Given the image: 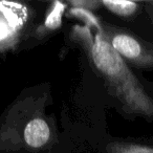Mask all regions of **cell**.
Returning <instances> with one entry per match:
<instances>
[{
    "label": "cell",
    "instance_id": "6da1fadb",
    "mask_svg": "<svg viewBox=\"0 0 153 153\" xmlns=\"http://www.w3.org/2000/svg\"><path fill=\"white\" fill-rule=\"evenodd\" d=\"M71 13L84 24H74L69 33V42L81 49L106 89L119 102L122 110L130 117L153 119V100L128 67L126 61L104 37L100 20L90 11L71 7Z\"/></svg>",
    "mask_w": 153,
    "mask_h": 153
},
{
    "label": "cell",
    "instance_id": "7a4b0ae2",
    "mask_svg": "<svg viewBox=\"0 0 153 153\" xmlns=\"http://www.w3.org/2000/svg\"><path fill=\"white\" fill-rule=\"evenodd\" d=\"M51 92L43 86L22 91L0 117V152H40L56 143V126L45 108Z\"/></svg>",
    "mask_w": 153,
    "mask_h": 153
},
{
    "label": "cell",
    "instance_id": "3957f363",
    "mask_svg": "<svg viewBox=\"0 0 153 153\" xmlns=\"http://www.w3.org/2000/svg\"><path fill=\"white\" fill-rule=\"evenodd\" d=\"M34 9L23 2L0 1V53L14 51L23 44L34 26Z\"/></svg>",
    "mask_w": 153,
    "mask_h": 153
},
{
    "label": "cell",
    "instance_id": "277c9868",
    "mask_svg": "<svg viewBox=\"0 0 153 153\" xmlns=\"http://www.w3.org/2000/svg\"><path fill=\"white\" fill-rule=\"evenodd\" d=\"M100 25L104 37L125 61L140 68H153L152 44L107 22L100 20Z\"/></svg>",
    "mask_w": 153,
    "mask_h": 153
},
{
    "label": "cell",
    "instance_id": "5b68a950",
    "mask_svg": "<svg viewBox=\"0 0 153 153\" xmlns=\"http://www.w3.org/2000/svg\"><path fill=\"white\" fill-rule=\"evenodd\" d=\"M67 2L63 1H51L48 3L44 17L40 23H35L32 30L26 36L23 42L27 44L26 48H30L35 44H38L47 40L51 35L57 33L62 25V17L67 9Z\"/></svg>",
    "mask_w": 153,
    "mask_h": 153
},
{
    "label": "cell",
    "instance_id": "8992f818",
    "mask_svg": "<svg viewBox=\"0 0 153 153\" xmlns=\"http://www.w3.org/2000/svg\"><path fill=\"white\" fill-rule=\"evenodd\" d=\"M105 153H153V147L128 140H111L104 147Z\"/></svg>",
    "mask_w": 153,
    "mask_h": 153
},
{
    "label": "cell",
    "instance_id": "52a82bcc",
    "mask_svg": "<svg viewBox=\"0 0 153 153\" xmlns=\"http://www.w3.org/2000/svg\"><path fill=\"white\" fill-rule=\"evenodd\" d=\"M100 4L114 15L122 18H130L137 13L138 3L133 1H112V0H104L100 1Z\"/></svg>",
    "mask_w": 153,
    "mask_h": 153
}]
</instances>
